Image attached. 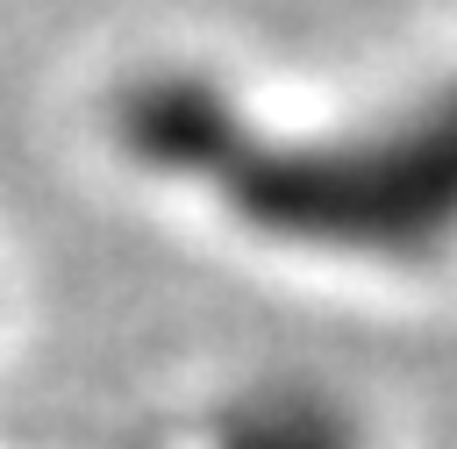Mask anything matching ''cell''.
<instances>
[{
    "mask_svg": "<svg viewBox=\"0 0 457 449\" xmlns=\"http://www.w3.org/2000/svg\"><path fill=\"white\" fill-rule=\"evenodd\" d=\"M143 135L207 171H236V207L300 228L307 242L428 257L457 228V93L407 114L400 128L336 150H264L243 143V128L207 100V86H157L143 100Z\"/></svg>",
    "mask_w": 457,
    "mask_h": 449,
    "instance_id": "cell-1",
    "label": "cell"
}]
</instances>
